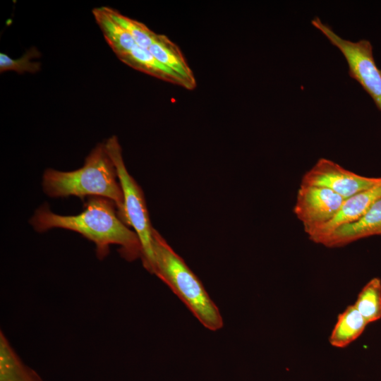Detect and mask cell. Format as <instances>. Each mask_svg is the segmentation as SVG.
Wrapping results in <instances>:
<instances>
[{
  "label": "cell",
  "instance_id": "cell-1",
  "mask_svg": "<svg viewBox=\"0 0 381 381\" xmlns=\"http://www.w3.org/2000/svg\"><path fill=\"white\" fill-rule=\"evenodd\" d=\"M30 222L38 232L61 228L80 234L95 243L99 259L108 255L112 244L120 246L119 253L128 261L141 258V245L136 233L120 219L115 203L103 197H89L83 210L71 216L54 214L47 204H44L35 211Z\"/></svg>",
  "mask_w": 381,
  "mask_h": 381
},
{
  "label": "cell",
  "instance_id": "cell-2",
  "mask_svg": "<svg viewBox=\"0 0 381 381\" xmlns=\"http://www.w3.org/2000/svg\"><path fill=\"white\" fill-rule=\"evenodd\" d=\"M44 193L54 198L103 197L112 200L120 219L127 225L123 193L116 167L104 143L98 144L85 158L84 165L75 171L47 169L43 174Z\"/></svg>",
  "mask_w": 381,
  "mask_h": 381
},
{
  "label": "cell",
  "instance_id": "cell-3",
  "mask_svg": "<svg viewBox=\"0 0 381 381\" xmlns=\"http://www.w3.org/2000/svg\"><path fill=\"white\" fill-rule=\"evenodd\" d=\"M152 236V274L171 289L205 328L220 329L224 324L222 315L200 280L155 229Z\"/></svg>",
  "mask_w": 381,
  "mask_h": 381
},
{
  "label": "cell",
  "instance_id": "cell-4",
  "mask_svg": "<svg viewBox=\"0 0 381 381\" xmlns=\"http://www.w3.org/2000/svg\"><path fill=\"white\" fill-rule=\"evenodd\" d=\"M92 14L105 40L123 63L160 80L191 90L182 77L157 61L147 49L139 46L132 35L112 18L107 6L94 8Z\"/></svg>",
  "mask_w": 381,
  "mask_h": 381
},
{
  "label": "cell",
  "instance_id": "cell-5",
  "mask_svg": "<svg viewBox=\"0 0 381 381\" xmlns=\"http://www.w3.org/2000/svg\"><path fill=\"white\" fill-rule=\"evenodd\" d=\"M117 172L123 193L127 225L133 227L141 245V260L144 267L152 273L154 265L153 236L145 196L141 188L129 174L123 162L122 150L116 135L104 143Z\"/></svg>",
  "mask_w": 381,
  "mask_h": 381
},
{
  "label": "cell",
  "instance_id": "cell-6",
  "mask_svg": "<svg viewBox=\"0 0 381 381\" xmlns=\"http://www.w3.org/2000/svg\"><path fill=\"white\" fill-rule=\"evenodd\" d=\"M311 23L341 52L348 64L349 76L361 85L381 111V69L375 63L371 43L367 40L351 42L343 39L318 17Z\"/></svg>",
  "mask_w": 381,
  "mask_h": 381
},
{
  "label": "cell",
  "instance_id": "cell-7",
  "mask_svg": "<svg viewBox=\"0 0 381 381\" xmlns=\"http://www.w3.org/2000/svg\"><path fill=\"white\" fill-rule=\"evenodd\" d=\"M345 200L327 188L301 183L294 212L309 235L329 222Z\"/></svg>",
  "mask_w": 381,
  "mask_h": 381
},
{
  "label": "cell",
  "instance_id": "cell-8",
  "mask_svg": "<svg viewBox=\"0 0 381 381\" xmlns=\"http://www.w3.org/2000/svg\"><path fill=\"white\" fill-rule=\"evenodd\" d=\"M381 182V177H366L339 164L320 158L306 171L301 184L327 188L347 199Z\"/></svg>",
  "mask_w": 381,
  "mask_h": 381
},
{
  "label": "cell",
  "instance_id": "cell-9",
  "mask_svg": "<svg viewBox=\"0 0 381 381\" xmlns=\"http://www.w3.org/2000/svg\"><path fill=\"white\" fill-rule=\"evenodd\" d=\"M380 198L381 182L346 199L329 222L308 235L310 240L322 244L337 228L357 220Z\"/></svg>",
  "mask_w": 381,
  "mask_h": 381
},
{
  "label": "cell",
  "instance_id": "cell-10",
  "mask_svg": "<svg viewBox=\"0 0 381 381\" xmlns=\"http://www.w3.org/2000/svg\"><path fill=\"white\" fill-rule=\"evenodd\" d=\"M375 235H381V198L357 220L337 228L322 245L328 248L341 247Z\"/></svg>",
  "mask_w": 381,
  "mask_h": 381
},
{
  "label": "cell",
  "instance_id": "cell-11",
  "mask_svg": "<svg viewBox=\"0 0 381 381\" xmlns=\"http://www.w3.org/2000/svg\"><path fill=\"white\" fill-rule=\"evenodd\" d=\"M148 51L157 61L182 77L191 89L196 86L194 75L179 47L167 36L155 32Z\"/></svg>",
  "mask_w": 381,
  "mask_h": 381
},
{
  "label": "cell",
  "instance_id": "cell-12",
  "mask_svg": "<svg viewBox=\"0 0 381 381\" xmlns=\"http://www.w3.org/2000/svg\"><path fill=\"white\" fill-rule=\"evenodd\" d=\"M368 325L353 304L348 306L338 315L329 342L334 347L345 348L363 334Z\"/></svg>",
  "mask_w": 381,
  "mask_h": 381
},
{
  "label": "cell",
  "instance_id": "cell-13",
  "mask_svg": "<svg viewBox=\"0 0 381 381\" xmlns=\"http://www.w3.org/2000/svg\"><path fill=\"white\" fill-rule=\"evenodd\" d=\"M0 381H43L20 359L2 332L0 333Z\"/></svg>",
  "mask_w": 381,
  "mask_h": 381
},
{
  "label": "cell",
  "instance_id": "cell-14",
  "mask_svg": "<svg viewBox=\"0 0 381 381\" xmlns=\"http://www.w3.org/2000/svg\"><path fill=\"white\" fill-rule=\"evenodd\" d=\"M354 306L368 324L381 319V279H371L357 296Z\"/></svg>",
  "mask_w": 381,
  "mask_h": 381
},
{
  "label": "cell",
  "instance_id": "cell-15",
  "mask_svg": "<svg viewBox=\"0 0 381 381\" xmlns=\"http://www.w3.org/2000/svg\"><path fill=\"white\" fill-rule=\"evenodd\" d=\"M40 56V52L35 47L29 49L18 59H13L5 53H0V72L37 73L41 68V64L33 59Z\"/></svg>",
  "mask_w": 381,
  "mask_h": 381
}]
</instances>
